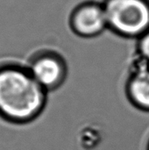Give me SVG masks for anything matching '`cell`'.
Listing matches in <instances>:
<instances>
[{
	"label": "cell",
	"instance_id": "obj_1",
	"mask_svg": "<svg viewBox=\"0 0 149 150\" xmlns=\"http://www.w3.org/2000/svg\"><path fill=\"white\" fill-rule=\"evenodd\" d=\"M46 92L28 68L0 67V118L5 121L25 124L35 120L45 106Z\"/></svg>",
	"mask_w": 149,
	"mask_h": 150
},
{
	"label": "cell",
	"instance_id": "obj_3",
	"mask_svg": "<svg viewBox=\"0 0 149 150\" xmlns=\"http://www.w3.org/2000/svg\"><path fill=\"white\" fill-rule=\"evenodd\" d=\"M68 25L78 37L92 39L108 29L102 2L85 1L77 4L70 12Z\"/></svg>",
	"mask_w": 149,
	"mask_h": 150
},
{
	"label": "cell",
	"instance_id": "obj_4",
	"mask_svg": "<svg viewBox=\"0 0 149 150\" xmlns=\"http://www.w3.org/2000/svg\"><path fill=\"white\" fill-rule=\"evenodd\" d=\"M28 69L36 82L46 91L61 85L67 74L64 59L53 51H44L36 54Z\"/></svg>",
	"mask_w": 149,
	"mask_h": 150
},
{
	"label": "cell",
	"instance_id": "obj_2",
	"mask_svg": "<svg viewBox=\"0 0 149 150\" xmlns=\"http://www.w3.org/2000/svg\"><path fill=\"white\" fill-rule=\"evenodd\" d=\"M108 29L125 39L141 38L149 30V0L102 1Z\"/></svg>",
	"mask_w": 149,
	"mask_h": 150
},
{
	"label": "cell",
	"instance_id": "obj_5",
	"mask_svg": "<svg viewBox=\"0 0 149 150\" xmlns=\"http://www.w3.org/2000/svg\"><path fill=\"white\" fill-rule=\"evenodd\" d=\"M128 94L140 108L149 110V65L137 59L128 83Z\"/></svg>",
	"mask_w": 149,
	"mask_h": 150
},
{
	"label": "cell",
	"instance_id": "obj_6",
	"mask_svg": "<svg viewBox=\"0 0 149 150\" xmlns=\"http://www.w3.org/2000/svg\"><path fill=\"white\" fill-rule=\"evenodd\" d=\"M137 59L149 65V30L137 40Z\"/></svg>",
	"mask_w": 149,
	"mask_h": 150
}]
</instances>
